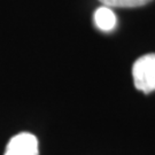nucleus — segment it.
Listing matches in <instances>:
<instances>
[{
    "instance_id": "obj_4",
    "label": "nucleus",
    "mask_w": 155,
    "mask_h": 155,
    "mask_svg": "<svg viewBox=\"0 0 155 155\" xmlns=\"http://www.w3.org/2000/svg\"><path fill=\"white\" fill-rule=\"evenodd\" d=\"M104 6L107 7H117V8H133L147 5L152 0H99Z\"/></svg>"
},
{
    "instance_id": "obj_1",
    "label": "nucleus",
    "mask_w": 155,
    "mask_h": 155,
    "mask_svg": "<svg viewBox=\"0 0 155 155\" xmlns=\"http://www.w3.org/2000/svg\"><path fill=\"white\" fill-rule=\"evenodd\" d=\"M132 76L137 90L144 93L155 91V53L137 59L132 67Z\"/></svg>"
},
{
    "instance_id": "obj_3",
    "label": "nucleus",
    "mask_w": 155,
    "mask_h": 155,
    "mask_svg": "<svg viewBox=\"0 0 155 155\" xmlns=\"http://www.w3.org/2000/svg\"><path fill=\"white\" fill-rule=\"evenodd\" d=\"M94 23L101 31H111L116 27V15L110 7L101 6L94 13Z\"/></svg>"
},
{
    "instance_id": "obj_2",
    "label": "nucleus",
    "mask_w": 155,
    "mask_h": 155,
    "mask_svg": "<svg viewBox=\"0 0 155 155\" xmlns=\"http://www.w3.org/2000/svg\"><path fill=\"white\" fill-rule=\"evenodd\" d=\"M5 155H39L38 139L32 133H18L8 141Z\"/></svg>"
}]
</instances>
